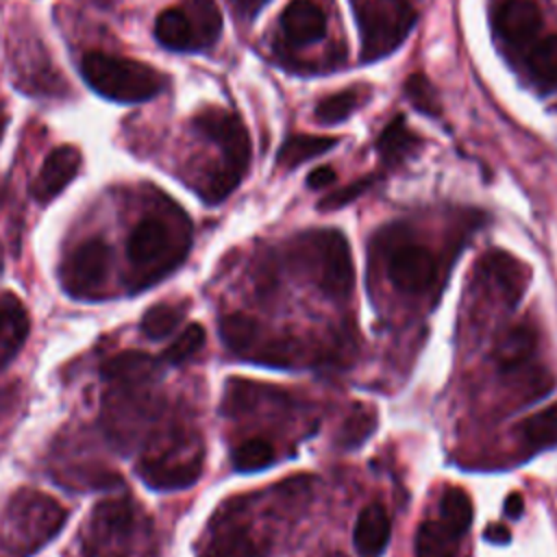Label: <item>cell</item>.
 <instances>
[{"instance_id": "cell-1", "label": "cell", "mask_w": 557, "mask_h": 557, "mask_svg": "<svg viewBox=\"0 0 557 557\" xmlns=\"http://www.w3.org/2000/svg\"><path fill=\"white\" fill-rule=\"evenodd\" d=\"M65 507L37 490H17L0 513V557H30L63 529Z\"/></svg>"}, {"instance_id": "cell-2", "label": "cell", "mask_w": 557, "mask_h": 557, "mask_svg": "<svg viewBox=\"0 0 557 557\" xmlns=\"http://www.w3.org/2000/svg\"><path fill=\"white\" fill-rule=\"evenodd\" d=\"M187 246V228L176 226L172 220L159 213L141 218L126 242L131 285L135 289H146L154 281L163 278L183 261Z\"/></svg>"}, {"instance_id": "cell-3", "label": "cell", "mask_w": 557, "mask_h": 557, "mask_svg": "<svg viewBox=\"0 0 557 557\" xmlns=\"http://www.w3.org/2000/svg\"><path fill=\"white\" fill-rule=\"evenodd\" d=\"M146 548V529L128 498L100 500L81 533L83 557H139Z\"/></svg>"}, {"instance_id": "cell-4", "label": "cell", "mask_w": 557, "mask_h": 557, "mask_svg": "<svg viewBox=\"0 0 557 557\" xmlns=\"http://www.w3.org/2000/svg\"><path fill=\"white\" fill-rule=\"evenodd\" d=\"M196 128L222 152V165L207 178L202 189L209 202L226 198L242 181L250 161V139L244 124L228 111L207 109L194 120Z\"/></svg>"}, {"instance_id": "cell-5", "label": "cell", "mask_w": 557, "mask_h": 557, "mask_svg": "<svg viewBox=\"0 0 557 557\" xmlns=\"http://www.w3.org/2000/svg\"><path fill=\"white\" fill-rule=\"evenodd\" d=\"M83 78L100 96L115 102H144L163 89V76L135 59L89 52L81 63Z\"/></svg>"}, {"instance_id": "cell-6", "label": "cell", "mask_w": 557, "mask_h": 557, "mask_svg": "<svg viewBox=\"0 0 557 557\" xmlns=\"http://www.w3.org/2000/svg\"><path fill=\"white\" fill-rule=\"evenodd\" d=\"M137 472L152 490H183L196 483L202 472V450L198 442L181 433H161L139 457Z\"/></svg>"}, {"instance_id": "cell-7", "label": "cell", "mask_w": 557, "mask_h": 557, "mask_svg": "<svg viewBox=\"0 0 557 557\" xmlns=\"http://www.w3.org/2000/svg\"><path fill=\"white\" fill-rule=\"evenodd\" d=\"M416 13L405 7H387L376 2L357 4V26L361 35V54L366 61L381 59L396 50L409 35Z\"/></svg>"}, {"instance_id": "cell-8", "label": "cell", "mask_w": 557, "mask_h": 557, "mask_svg": "<svg viewBox=\"0 0 557 557\" xmlns=\"http://www.w3.org/2000/svg\"><path fill=\"white\" fill-rule=\"evenodd\" d=\"M109 272V246L102 239L78 244L61 265L63 289L74 298L94 296Z\"/></svg>"}, {"instance_id": "cell-9", "label": "cell", "mask_w": 557, "mask_h": 557, "mask_svg": "<svg viewBox=\"0 0 557 557\" xmlns=\"http://www.w3.org/2000/svg\"><path fill=\"white\" fill-rule=\"evenodd\" d=\"M318 285L331 298H346L352 289V259L346 237L339 231H322L313 239Z\"/></svg>"}, {"instance_id": "cell-10", "label": "cell", "mask_w": 557, "mask_h": 557, "mask_svg": "<svg viewBox=\"0 0 557 557\" xmlns=\"http://www.w3.org/2000/svg\"><path fill=\"white\" fill-rule=\"evenodd\" d=\"M435 274V257L426 246L405 242L389 250L387 276L400 292L422 294L433 285Z\"/></svg>"}, {"instance_id": "cell-11", "label": "cell", "mask_w": 557, "mask_h": 557, "mask_svg": "<svg viewBox=\"0 0 557 557\" xmlns=\"http://www.w3.org/2000/svg\"><path fill=\"white\" fill-rule=\"evenodd\" d=\"M494 26L509 46H527L542 28V13L533 0H507L498 7Z\"/></svg>"}, {"instance_id": "cell-12", "label": "cell", "mask_w": 557, "mask_h": 557, "mask_svg": "<svg viewBox=\"0 0 557 557\" xmlns=\"http://www.w3.org/2000/svg\"><path fill=\"white\" fill-rule=\"evenodd\" d=\"M78 168H81V152L74 146L54 148L46 157L44 165L39 168V174L30 185V194L39 202L52 200L67 187V183L76 176Z\"/></svg>"}, {"instance_id": "cell-13", "label": "cell", "mask_w": 557, "mask_h": 557, "mask_svg": "<svg viewBox=\"0 0 557 557\" xmlns=\"http://www.w3.org/2000/svg\"><path fill=\"white\" fill-rule=\"evenodd\" d=\"M281 28L292 44L305 46L324 37V13L309 0H294L281 15Z\"/></svg>"}, {"instance_id": "cell-14", "label": "cell", "mask_w": 557, "mask_h": 557, "mask_svg": "<svg viewBox=\"0 0 557 557\" xmlns=\"http://www.w3.org/2000/svg\"><path fill=\"white\" fill-rule=\"evenodd\" d=\"M481 272L500 289L503 298L511 305L524 292L527 270L503 250H490L481 261Z\"/></svg>"}, {"instance_id": "cell-15", "label": "cell", "mask_w": 557, "mask_h": 557, "mask_svg": "<svg viewBox=\"0 0 557 557\" xmlns=\"http://www.w3.org/2000/svg\"><path fill=\"white\" fill-rule=\"evenodd\" d=\"M263 555V544L252 535L246 524L224 522L213 531L205 557H259Z\"/></svg>"}, {"instance_id": "cell-16", "label": "cell", "mask_w": 557, "mask_h": 557, "mask_svg": "<svg viewBox=\"0 0 557 557\" xmlns=\"http://www.w3.org/2000/svg\"><path fill=\"white\" fill-rule=\"evenodd\" d=\"M355 546L366 557H376L389 540V518L383 505L372 503L361 509L355 522Z\"/></svg>"}, {"instance_id": "cell-17", "label": "cell", "mask_w": 557, "mask_h": 557, "mask_svg": "<svg viewBox=\"0 0 557 557\" xmlns=\"http://www.w3.org/2000/svg\"><path fill=\"white\" fill-rule=\"evenodd\" d=\"M28 335V315L22 302L4 294L0 296V366H4L24 344Z\"/></svg>"}, {"instance_id": "cell-18", "label": "cell", "mask_w": 557, "mask_h": 557, "mask_svg": "<svg viewBox=\"0 0 557 557\" xmlns=\"http://www.w3.org/2000/svg\"><path fill=\"white\" fill-rule=\"evenodd\" d=\"M154 372V361L146 352L126 350L102 366V376L113 387H144Z\"/></svg>"}, {"instance_id": "cell-19", "label": "cell", "mask_w": 557, "mask_h": 557, "mask_svg": "<svg viewBox=\"0 0 557 557\" xmlns=\"http://www.w3.org/2000/svg\"><path fill=\"white\" fill-rule=\"evenodd\" d=\"M154 35L161 46L176 50V52H187V50H198L196 33L194 26L183 9H165L159 13L154 22Z\"/></svg>"}, {"instance_id": "cell-20", "label": "cell", "mask_w": 557, "mask_h": 557, "mask_svg": "<svg viewBox=\"0 0 557 557\" xmlns=\"http://www.w3.org/2000/svg\"><path fill=\"white\" fill-rule=\"evenodd\" d=\"M259 324L246 313H228L220 320V337L231 352L252 355L259 342Z\"/></svg>"}, {"instance_id": "cell-21", "label": "cell", "mask_w": 557, "mask_h": 557, "mask_svg": "<svg viewBox=\"0 0 557 557\" xmlns=\"http://www.w3.org/2000/svg\"><path fill=\"white\" fill-rule=\"evenodd\" d=\"M535 333L529 326L509 329L496 344V361L503 370H516L529 361L535 350Z\"/></svg>"}, {"instance_id": "cell-22", "label": "cell", "mask_w": 557, "mask_h": 557, "mask_svg": "<svg viewBox=\"0 0 557 557\" xmlns=\"http://www.w3.org/2000/svg\"><path fill=\"white\" fill-rule=\"evenodd\" d=\"M457 540L442 520H426L416 531V557H455Z\"/></svg>"}, {"instance_id": "cell-23", "label": "cell", "mask_w": 557, "mask_h": 557, "mask_svg": "<svg viewBox=\"0 0 557 557\" xmlns=\"http://www.w3.org/2000/svg\"><path fill=\"white\" fill-rule=\"evenodd\" d=\"M337 144V137L326 135H289L278 148V163L285 168H296L313 157L324 154Z\"/></svg>"}, {"instance_id": "cell-24", "label": "cell", "mask_w": 557, "mask_h": 557, "mask_svg": "<svg viewBox=\"0 0 557 557\" xmlns=\"http://www.w3.org/2000/svg\"><path fill=\"white\" fill-rule=\"evenodd\" d=\"M529 72L542 89H557V35H548L531 48Z\"/></svg>"}, {"instance_id": "cell-25", "label": "cell", "mask_w": 557, "mask_h": 557, "mask_svg": "<svg viewBox=\"0 0 557 557\" xmlns=\"http://www.w3.org/2000/svg\"><path fill=\"white\" fill-rule=\"evenodd\" d=\"M194 26L198 48L211 46L222 28V17L213 0H187V9H183Z\"/></svg>"}, {"instance_id": "cell-26", "label": "cell", "mask_w": 557, "mask_h": 557, "mask_svg": "<svg viewBox=\"0 0 557 557\" xmlns=\"http://www.w3.org/2000/svg\"><path fill=\"white\" fill-rule=\"evenodd\" d=\"M418 144H420V139H418V135H413L407 126H405V122H403V117L398 115L394 122H389L387 126H385V131L379 135V141H376V148H379V152H381V157L385 159V161H400L403 157H407L413 148H418Z\"/></svg>"}, {"instance_id": "cell-27", "label": "cell", "mask_w": 557, "mask_h": 557, "mask_svg": "<svg viewBox=\"0 0 557 557\" xmlns=\"http://www.w3.org/2000/svg\"><path fill=\"white\" fill-rule=\"evenodd\" d=\"M440 511H442V522L457 535L461 537L470 524H472V503L466 492L450 487L444 492L440 500Z\"/></svg>"}, {"instance_id": "cell-28", "label": "cell", "mask_w": 557, "mask_h": 557, "mask_svg": "<svg viewBox=\"0 0 557 557\" xmlns=\"http://www.w3.org/2000/svg\"><path fill=\"white\" fill-rule=\"evenodd\" d=\"M520 433L529 446L557 444V405L527 418L520 426Z\"/></svg>"}, {"instance_id": "cell-29", "label": "cell", "mask_w": 557, "mask_h": 557, "mask_svg": "<svg viewBox=\"0 0 557 557\" xmlns=\"http://www.w3.org/2000/svg\"><path fill=\"white\" fill-rule=\"evenodd\" d=\"M183 320V309L170 302H159L150 307L141 318V333L150 339L168 337Z\"/></svg>"}, {"instance_id": "cell-30", "label": "cell", "mask_w": 557, "mask_h": 557, "mask_svg": "<svg viewBox=\"0 0 557 557\" xmlns=\"http://www.w3.org/2000/svg\"><path fill=\"white\" fill-rule=\"evenodd\" d=\"M274 461V448L263 437H250L233 450V466L239 472H255Z\"/></svg>"}, {"instance_id": "cell-31", "label": "cell", "mask_w": 557, "mask_h": 557, "mask_svg": "<svg viewBox=\"0 0 557 557\" xmlns=\"http://www.w3.org/2000/svg\"><path fill=\"white\" fill-rule=\"evenodd\" d=\"M359 102H361V98H359L357 89H346V91L333 94V96L320 100V104L315 107V117L322 124L342 122L359 107Z\"/></svg>"}, {"instance_id": "cell-32", "label": "cell", "mask_w": 557, "mask_h": 557, "mask_svg": "<svg viewBox=\"0 0 557 557\" xmlns=\"http://www.w3.org/2000/svg\"><path fill=\"white\" fill-rule=\"evenodd\" d=\"M374 424H376V416L361 407L357 411H352L346 422L342 424V431H339V437L337 442L342 444V448H355V446H361L370 433L374 431Z\"/></svg>"}, {"instance_id": "cell-33", "label": "cell", "mask_w": 557, "mask_h": 557, "mask_svg": "<svg viewBox=\"0 0 557 557\" xmlns=\"http://www.w3.org/2000/svg\"><path fill=\"white\" fill-rule=\"evenodd\" d=\"M205 344V329L200 324H189L165 350L163 359L168 363H181L189 359L194 352H198Z\"/></svg>"}, {"instance_id": "cell-34", "label": "cell", "mask_w": 557, "mask_h": 557, "mask_svg": "<svg viewBox=\"0 0 557 557\" xmlns=\"http://www.w3.org/2000/svg\"><path fill=\"white\" fill-rule=\"evenodd\" d=\"M405 94L407 98L413 102V107L422 113L429 115H437L440 113V100L437 94L433 89V85L422 76V74H413L411 78H407L405 83Z\"/></svg>"}, {"instance_id": "cell-35", "label": "cell", "mask_w": 557, "mask_h": 557, "mask_svg": "<svg viewBox=\"0 0 557 557\" xmlns=\"http://www.w3.org/2000/svg\"><path fill=\"white\" fill-rule=\"evenodd\" d=\"M368 185H370L368 178H366V181H357V183H352V185H348V187H344V189H339V191L326 196V198L320 202V209H326V211H329V209L344 207V205H348L350 200H355L357 196H361V194L368 189Z\"/></svg>"}, {"instance_id": "cell-36", "label": "cell", "mask_w": 557, "mask_h": 557, "mask_svg": "<svg viewBox=\"0 0 557 557\" xmlns=\"http://www.w3.org/2000/svg\"><path fill=\"white\" fill-rule=\"evenodd\" d=\"M333 181H335V172H333V168H329V165L315 168V170L307 176V185H309L311 189H322V187H326V185L333 183Z\"/></svg>"}, {"instance_id": "cell-37", "label": "cell", "mask_w": 557, "mask_h": 557, "mask_svg": "<svg viewBox=\"0 0 557 557\" xmlns=\"http://www.w3.org/2000/svg\"><path fill=\"white\" fill-rule=\"evenodd\" d=\"M522 509H524V500L520 494H509L507 500H505V513L509 518H520L522 516Z\"/></svg>"}, {"instance_id": "cell-38", "label": "cell", "mask_w": 557, "mask_h": 557, "mask_svg": "<svg viewBox=\"0 0 557 557\" xmlns=\"http://www.w3.org/2000/svg\"><path fill=\"white\" fill-rule=\"evenodd\" d=\"M485 537H487L490 542H494V544H507V542L511 540L509 531H507L505 527H500V524H496V527H487Z\"/></svg>"}, {"instance_id": "cell-39", "label": "cell", "mask_w": 557, "mask_h": 557, "mask_svg": "<svg viewBox=\"0 0 557 557\" xmlns=\"http://www.w3.org/2000/svg\"><path fill=\"white\" fill-rule=\"evenodd\" d=\"M7 122H9V115H7V111H4V107L0 104V139H2V135H4V128H7Z\"/></svg>"}, {"instance_id": "cell-40", "label": "cell", "mask_w": 557, "mask_h": 557, "mask_svg": "<svg viewBox=\"0 0 557 557\" xmlns=\"http://www.w3.org/2000/svg\"><path fill=\"white\" fill-rule=\"evenodd\" d=\"M248 2H252V4H261L263 0H248Z\"/></svg>"}]
</instances>
